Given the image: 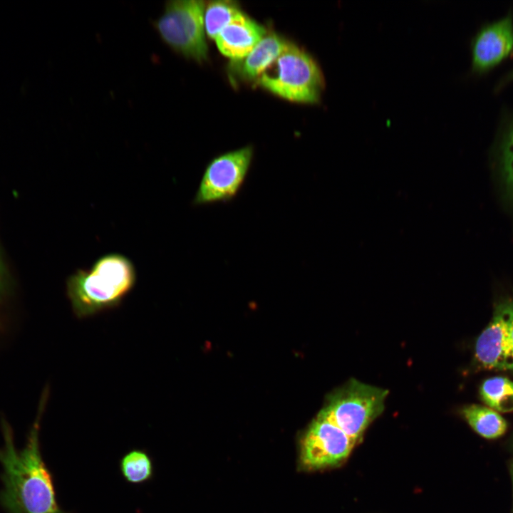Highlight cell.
<instances>
[{"label":"cell","instance_id":"obj_11","mask_svg":"<svg viewBox=\"0 0 513 513\" xmlns=\"http://www.w3.org/2000/svg\"><path fill=\"white\" fill-rule=\"evenodd\" d=\"M496 155L502 198L513 210V118L507 121L501 132Z\"/></svg>","mask_w":513,"mask_h":513},{"label":"cell","instance_id":"obj_3","mask_svg":"<svg viewBox=\"0 0 513 513\" xmlns=\"http://www.w3.org/2000/svg\"><path fill=\"white\" fill-rule=\"evenodd\" d=\"M256 81L276 95L305 103L318 102L324 87V78L317 63L289 42Z\"/></svg>","mask_w":513,"mask_h":513},{"label":"cell","instance_id":"obj_18","mask_svg":"<svg viewBox=\"0 0 513 513\" xmlns=\"http://www.w3.org/2000/svg\"><path fill=\"white\" fill-rule=\"evenodd\" d=\"M513 80V69L507 75V76L504 78V82H507L509 81Z\"/></svg>","mask_w":513,"mask_h":513},{"label":"cell","instance_id":"obj_12","mask_svg":"<svg viewBox=\"0 0 513 513\" xmlns=\"http://www.w3.org/2000/svg\"><path fill=\"white\" fill-rule=\"evenodd\" d=\"M461 413L469 425L484 438H498L507 429L506 420L490 408L472 404L464 406Z\"/></svg>","mask_w":513,"mask_h":513},{"label":"cell","instance_id":"obj_9","mask_svg":"<svg viewBox=\"0 0 513 513\" xmlns=\"http://www.w3.org/2000/svg\"><path fill=\"white\" fill-rule=\"evenodd\" d=\"M266 34L263 26L241 11L214 41L219 51L234 61L246 56Z\"/></svg>","mask_w":513,"mask_h":513},{"label":"cell","instance_id":"obj_5","mask_svg":"<svg viewBox=\"0 0 513 513\" xmlns=\"http://www.w3.org/2000/svg\"><path fill=\"white\" fill-rule=\"evenodd\" d=\"M385 389L351 379L329 398L320 411L347 432L361 438L366 428L384 409Z\"/></svg>","mask_w":513,"mask_h":513},{"label":"cell","instance_id":"obj_10","mask_svg":"<svg viewBox=\"0 0 513 513\" xmlns=\"http://www.w3.org/2000/svg\"><path fill=\"white\" fill-rule=\"evenodd\" d=\"M287 41L275 33L266 34L244 58L232 61L230 70L242 80H256L276 58Z\"/></svg>","mask_w":513,"mask_h":513},{"label":"cell","instance_id":"obj_15","mask_svg":"<svg viewBox=\"0 0 513 513\" xmlns=\"http://www.w3.org/2000/svg\"><path fill=\"white\" fill-rule=\"evenodd\" d=\"M242 11L232 1H213L204 8V25L206 35L215 39L219 32Z\"/></svg>","mask_w":513,"mask_h":513},{"label":"cell","instance_id":"obj_6","mask_svg":"<svg viewBox=\"0 0 513 513\" xmlns=\"http://www.w3.org/2000/svg\"><path fill=\"white\" fill-rule=\"evenodd\" d=\"M251 145L219 155L207 165L193 198L195 206L227 202L236 197L249 171Z\"/></svg>","mask_w":513,"mask_h":513},{"label":"cell","instance_id":"obj_17","mask_svg":"<svg viewBox=\"0 0 513 513\" xmlns=\"http://www.w3.org/2000/svg\"><path fill=\"white\" fill-rule=\"evenodd\" d=\"M509 474L511 476V479H512V487H513V460H512L509 463Z\"/></svg>","mask_w":513,"mask_h":513},{"label":"cell","instance_id":"obj_2","mask_svg":"<svg viewBox=\"0 0 513 513\" xmlns=\"http://www.w3.org/2000/svg\"><path fill=\"white\" fill-rule=\"evenodd\" d=\"M135 267L116 252L100 256L88 269H78L66 280V294L75 316L83 318L118 306L134 288Z\"/></svg>","mask_w":513,"mask_h":513},{"label":"cell","instance_id":"obj_1","mask_svg":"<svg viewBox=\"0 0 513 513\" xmlns=\"http://www.w3.org/2000/svg\"><path fill=\"white\" fill-rule=\"evenodd\" d=\"M45 399L23 449H16L11 429L2 421L0 504L7 513H68L58 503L52 475L41 452L39 423Z\"/></svg>","mask_w":513,"mask_h":513},{"label":"cell","instance_id":"obj_13","mask_svg":"<svg viewBox=\"0 0 513 513\" xmlns=\"http://www.w3.org/2000/svg\"><path fill=\"white\" fill-rule=\"evenodd\" d=\"M480 395L494 410L513 411V381L507 378L496 376L484 380L480 388Z\"/></svg>","mask_w":513,"mask_h":513},{"label":"cell","instance_id":"obj_4","mask_svg":"<svg viewBox=\"0 0 513 513\" xmlns=\"http://www.w3.org/2000/svg\"><path fill=\"white\" fill-rule=\"evenodd\" d=\"M206 4L200 0H174L166 3L154 23L162 39L185 57L202 61L208 47L204 25Z\"/></svg>","mask_w":513,"mask_h":513},{"label":"cell","instance_id":"obj_7","mask_svg":"<svg viewBox=\"0 0 513 513\" xmlns=\"http://www.w3.org/2000/svg\"><path fill=\"white\" fill-rule=\"evenodd\" d=\"M472 71L489 72L513 53V16H505L482 25L470 44Z\"/></svg>","mask_w":513,"mask_h":513},{"label":"cell","instance_id":"obj_16","mask_svg":"<svg viewBox=\"0 0 513 513\" xmlns=\"http://www.w3.org/2000/svg\"><path fill=\"white\" fill-rule=\"evenodd\" d=\"M495 307L500 311L505 321L509 338L513 348V299H504L499 301Z\"/></svg>","mask_w":513,"mask_h":513},{"label":"cell","instance_id":"obj_8","mask_svg":"<svg viewBox=\"0 0 513 513\" xmlns=\"http://www.w3.org/2000/svg\"><path fill=\"white\" fill-rule=\"evenodd\" d=\"M475 355L485 369L513 370V348L505 321L496 307L492 320L476 341Z\"/></svg>","mask_w":513,"mask_h":513},{"label":"cell","instance_id":"obj_14","mask_svg":"<svg viewBox=\"0 0 513 513\" xmlns=\"http://www.w3.org/2000/svg\"><path fill=\"white\" fill-rule=\"evenodd\" d=\"M120 470L130 484H140L150 481L154 475V465L149 454L142 449H133L120 459Z\"/></svg>","mask_w":513,"mask_h":513},{"label":"cell","instance_id":"obj_19","mask_svg":"<svg viewBox=\"0 0 513 513\" xmlns=\"http://www.w3.org/2000/svg\"><path fill=\"white\" fill-rule=\"evenodd\" d=\"M512 447H513V442H512Z\"/></svg>","mask_w":513,"mask_h":513}]
</instances>
